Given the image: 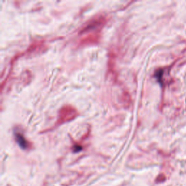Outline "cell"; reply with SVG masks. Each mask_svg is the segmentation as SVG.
I'll return each mask as SVG.
<instances>
[{
  "mask_svg": "<svg viewBox=\"0 0 186 186\" xmlns=\"http://www.w3.org/2000/svg\"><path fill=\"white\" fill-rule=\"evenodd\" d=\"M69 107H65L61 111V115H60V120L61 121H69L71 120L73 118L75 117L76 111L74 110L72 112H71L69 114H67V113L69 112Z\"/></svg>",
  "mask_w": 186,
  "mask_h": 186,
  "instance_id": "1",
  "label": "cell"
},
{
  "mask_svg": "<svg viewBox=\"0 0 186 186\" xmlns=\"http://www.w3.org/2000/svg\"><path fill=\"white\" fill-rule=\"evenodd\" d=\"M15 138H16V140H17V142L18 143V145H19V146L22 148L26 149V148L28 147L27 141H26V139H25V138L23 137V136L20 135V133H16Z\"/></svg>",
  "mask_w": 186,
  "mask_h": 186,
  "instance_id": "2",
  "label": "cell"
}]
</instances>
